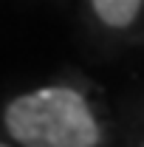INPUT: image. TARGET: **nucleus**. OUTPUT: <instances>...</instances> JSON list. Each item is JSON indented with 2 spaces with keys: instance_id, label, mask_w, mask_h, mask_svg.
<instances>
[{
  "instance_id": "nucleus-1",
  "label": "nucleus",
  "mask_w": 144,
  "mask_h": 147,
  "mask_svg": "<svg viewBox=\"0 0 144 147\" xmlns=\"http://www.w3.org/2000/svg\"><path fill=\"white\" fill-rule=\"evenodd\" d=\"M3 122L23 147H96L99 125L88 102L71 88H42L17 96Z\"/></svg>"
},
{
  "instance_id": "nucleus-2",
  "label": "nucleus",
  "mask_w": 144,
  "mask_h": 147,
  "mask_svg": "<svg viewBox=\"0 0 144 147\" xmlns=\"http://www.w3.org/2000/svg\"><path fill=\"white\" fill-rule=\"evenodd\" d=\"M93 9L99 20L110 28H124L141 9V0H93Z\"/></svg>"
}]
</instances>
